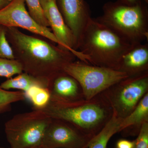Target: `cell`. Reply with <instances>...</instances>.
<instances>
[{"label": "cell", "instance_id": "obj_1", "mask_svg": "<svg viewBox=\"0 0 148 148\" xmlns=\"http://www.w3.org/2000/svg\"><path fill=\"white\" fill-rule=\"evenodd\" d=\"M6 27L7 38L15 59L21 64L23 72L51 82L64 72L67 64L76 56L59 46L22 33L15 27Z\"/></svg>", "mask_w": 148, "mask_h": 148}, {"label": "cell", "instance_id": "obj_2", "mask_svg": "<svg viewBox=\"0 0 148 148\" xmlns=\"http://www.w3.org/2000/svg\"><path fill=\"white\" fill-rule=\"evenodd\" d=\"M132 45L96 18L91 17L77 50L86 57L88 64L116 70L120 59Z\"/></svg>", "mask_w": 148, "mask_h": 148}, {"label": "cell", "instance_id": "obj_3", "mask_svg": "<svg viewBox=\"0 0 148 148\" xmlns=\"http://www.w3.org/2000/svg\"><path fill=\"white\" fill-rule=\"evenodd\" d=\"M148 4L144 0L108 2L96 19L132 44L148 41Z\"/></svg>", "mask_w": 148, "mask_h": 148}, {"label": "cell", "instance_id": "obj_4", "mask_svg": "<svg viewBox=\"0 0 148 148\" xmlns=\"http://www.w3.org/2000/svg\"><path fill=\"white\" fill-rule=\"evenodd\" d=\"M52 118L41 110L17 114L6 122L5 132L11 148L40 145Z\"/></svg>", "mask_w": 148, "mask_h": 148}, {"label": "cell", "instance_id": "obj_5", "mask_svg": "<svg viewBox=\"0 0 148 148\" xmlns=\"http://www.w3.org/2000/svg\"><path fill=\"white\" fill-rule=\"evenodd\" d=\"M64 71L78 83L85 98L88 101L129 77L124 72L93 66L81 61L67 64Z\"/></svg>", "mask_w": 148, "mask_h": 148}, {"label": "cell", "instance_id": "obj_6", "mask_svg": "<svg viewBox=\"0 0 148 148\" xmlns=\"http://www.w3.org/2000/svg\"><path fill=\"white\" fill-rule=\"evenodd\" d=\"M41 110L51 118L67 122L79 130H84L88 132L96 127L106 115L101 106L94 104L82 105L78 101L64 103L50 101Z\"/></svg>", "mask_w": 148, "mask_h": 148}, {"label": "cell", "instance_id": "obj_7", "mask_svg": "<svg viewBox=\"0 0 148 148\" xmlns=\"http://www.w3.org/2000/svg\"><path fill=\"white\" fill-rule=\"evenodd\" d=\"M25 5L24 0H12L8 5L0 10V25L25 29L45 37L61 47L51 30L37 23L27 11Z\"/></svg>", "mask_w": 148, "mask_h": 148}, {"label": "cell", "instance_id": "obj_8", "mask_svg": "<svg viewBox=\"0 0 148 148\" xmlns=\"http://www.w3.org/2000/svg\"><path fill=\"white\" fill-rule=\"evenodd\" d=\"M91 138L71 123L52 119L40 145L43 148H85Z\"/></svg>", "mask_w": 148, "mask_h": 148}, {"label": "cell", "instance_id": "obj_9", "mask_svg": "<svg viewBox=\"0 0 148 148\" xmlns=\"http://www.w3.org/2000/svg\"><path fill=\"white\" fill-rule=\"evenodd\" d=\"M40 2L45 16L60 46L71 51L80 61L88 64L86 57L76 49L73 35L64 21L56 0H40Z\"/></svg>", "mask_w": 148, "mask_h": 148}, {"label": "cell", "instance_id": "obj_10", "mask_svg": "<svg viewBox=\"0 0 148 148\" xmlns=\"http://www.w3.org/2000/svg\"><path fill=\"white\" fill-rule=\"evenodd\" d=\"M115 86L119 92L115 102L116 106L119 111V113L127 116L147 93L148 89V72L128 77Z\"/></svg>", "mask_w": 148, "mask_h": 148}, {"label": "cell", "instance_id": "obj_11", "mask_svg": "<svg viewBox=\"0 0 148 148\" xmlns=\"http://www.w3.org/2000/svg\"><path fill=\"white\" fill-rule=\"evenodd\" d=\"M56 3L65 23L73 33L77 50L83 33L91 18L89 5L86 0H56Z\"/></svg>", "mask_w": 148, "mask_h": 148}, {"label": "cell", "instance_id": "obj_12", "mask_svg": "<svg viewBox=\"0 0 148 148\" xmlns=\"http://www.w3.org/2000/svg\"><path fill=\"white\" fill-rule=\"evenodd\" d=\"M133 44L120 59L116 70L132 76L148 72V44Z\"/></svg>", "mask_w": 148, "mask_h": 148}, {"label": "cell", "instance_id": "obj_13", "mask_svg": "<svg viewBox=\"0 0 148 148\" xmlns=\"http://www.w3.org/2000/svg\"><path fill=\"white\" fill-rule=\"evenodd\" d=\"M79 85L73 77L64 72L54 78L48 89L50 101L57 103H72L78 101Z\"/></svg>", "mask_w": 148, "mask_h": 148}, {"label": "cell", "instance_id": "obj_14", "mask_svg": "<svg viewBox=\"0 0 148 148\" xmlns=\"http://www.w3.org/2000/svg\"><path fill=\"white\" fill-rule=\"evenodd\" d=\"M50 84L48 80L34 76L23 72L2 83L0 87L6 90L14 89L25 92L34 86L48 88Z\"/></svg>", "mask_w": 148, "mask_h": 148}, {"label": "cell", "instance_id": "obj_15", "mask_svg": "<svg viewBox=\"0 0 148 148\" xmlns=\"http://www.w3.org/2000/svg\"><path fill=\"white\" fill-rule=\"evenodd\" d=\"M123 119L114 112L112 116L97 135L91 138L86 148H107L111 138L120 131V125Z\"/></svg>", "mask_w": 148, "mask_h": 148}, {"label": "cell", "instance_id": "obj_16", "mask_svg": "<svg viewBox=\"0 0 148 148\" xmlns=\"http://www.w3.org/2000/svg\"><path fill=\"white\" fill-rule=\"evenodd\" d=\"M148 94L146 93L138 103L135 108L122 120L120 125L121 131L132 125L143 124L148 122Z\"/></svg>", "mask_w": 148, "mask_h": 148}, {"label": "cell", "instance_id": "obj_17", "mask_svg": "<svg viewBox=\"0 0 148 148\" xmlns=\"http://www.w3.org/2000/svg\"><path fill=\"white\" fill-rule=\"evenodd\" d=\"M23 92L25 99L32 103L35 110H42L50 101V93L48 88L34 86Z\"/></svg>", "mask_w": 148, "mask_h": 148}, {"label": "cell", "instance_id": "obj_18", "mask_svg": "<svg viewBox=\"0 0 148 148\" xmlns=\"http://www.w3.org/2000/svg\"><path fill=\"white\" fill-rule=\"evenodd\" d=\"M25 100L23 91H10L0 87V114L10 110L13 103Z\"/></svg>", "mask_w": 148, "mask_h": 148}, {"label": "cell", "instance_id": "obj_19", "mask_svg": "<svg viewBox=\"0 0 148 148\" xmlns=\"http://www.w3.org/2000/svg\"><path fill=\"white\" fill-rule=\"evenodd\" d=\"M22 72V66L16 59H8L0 57V77L8 79Z\"/></svg>", "mask_w": 148, "mask_h": 148}, {"label": "cell", "instance_id": "obj_20", "mask_svg": "<svg viewBox=\"0 0 148 148\" xmlns=\"http://www.w3.org/2000/svg\"><path fill=\"white\" fill-rule=\"evenodd\" d=\"M24 1L28 7L29 14L34 20L42 27H49L44 14L40 0H24Z\"/></svg>", "mask_w": 148, "mask_h": 148}, {"label": "cell", "instance_id": "obj_21", "mask_svg": "<svg viewBox=\"0 0 148 148\" xmlns=\"http://www.w3.org/2000/svg\"><path fill=\"white\" fill-rule=\"evenodd\" d=\"M0 57L15 59L13 50L7 38L6 27L0 25Z\"/></svg>", "mask_w": 148, "mask_h": 148}, {"label": "cell", "instance_id": "obj_22", "mask_svg": "<svg viewBox=\"0 0 148 148\" xmlns=\"http://www.w3.org/2000/svg\"><path fill=\"white\" fill-rule=\"evenodd\" d=\"M133 148H148V123H143L141 127L138 138L134 141Z\"/></svg>", "mask_w": 148, "mask_h": 148}, {"label": "cell", "instance_id": "obj_23", "mask_svg": "<svg viewBox=\"0 0 148 148\" xmlns=\"http://www.w3.org/2000/svg\"><path fill=\"white\" fill-rule=\"evenodd\" d=\"M135 142L126 140H120L116 143V148H133Z\"/></svg>", "mask_w": 148, "mask_h": 148}, {"label": "cell", "instance_id": "obj_24", "mask_svg": "<svg viewBox=\"0 0 148 148\" xmlns=\"http://www.w3.org/2000/svg\"><path fill=\"white\" fill-rule=\"evenodd\" d=\"M12 0H0V10L7 6Z\"/></svg>", "mask_w": 148, "mask_h": 148}, {"label": "cell", "instance_id": "obj_25", "mask_svg": "<svg viewBox=\"0 0 148 148\" xmlns=\"http://www.w3.org/2000/svg\"><path fill=\"white\" fill-rule=\"evenodd\" d=\"M31 148H43L42 147L41 145H37L36 146H35V147H32Z\"/></svg>", "mask_w": 148, "mask_h": 148}, {"label": "cell", "instance_id": "obj_26", "mask_svg": "<svg viewBox=\"0 0 148 148\" xmlns=\"http://www.w3.org/2000/svg\"><path fill=\"white\" fill-rule=\"evenodd\" d=\"M126 1H128L129 2H135L139 1V0H126ZM144 1H146L148 2V0H144Z\"/></svg>", "mask_w": 148, "mask_h": 148}, {"label": "cell", "instance_id": "obj_27", "mask_svg": "<svg viewBox=\"0 0 148 148\" xmlns=\"http://www.w3.org/2000/svg\"><path fill=\"white\" fill-rule=\"evenodd\" d=\"M0 148H5L1 147H0ZM11 148L10 147V148Z\"/></svg>", "mask_w": 148, "mask_h": 148}, {"label": "cell", "instance_id": "obj_28", "mask_svg": "<svg viewBox=\"0 0 148 148\" xmlns=\"http://www.w3.org/2000/svg\"></svg>", "mask_w": 148, "mask_h": 148}]
</instances>
